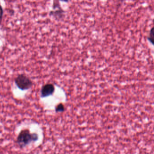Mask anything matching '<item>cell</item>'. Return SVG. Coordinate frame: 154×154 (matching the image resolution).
<instances>
[{"label": "cell", "instance_id": "277c9868", "mask_svg": "<svg viewBox=\"0 0 154 154\" xmlns=\"http://www.w3.org/2000/svg\"><path fill=\"white\" fill-rule=\"evenodd\" d=\"M148 41L152 43V45L154 44V28L152 27L150 30V33H149V36L148 38Z\"/></svg>", "mask_w": 154, "mask_h": 154}, {"label": "cell", "instance_id": "52a82bcc", "mask_svg": "<svg viewBox=\"0 0 154 154\" xmlns=\"http://www.w3.org/2000/svg\"><path fill=\"white\" fill-rule=\"evenodd\" d=\"M54 1H56V2H58V1H61V2H64L68 3L70 0H54Z\"/></svg>", "mask_w": 154, "mask_h": 154}, {"label": "cell", "instance_id": "ba28073f", "mask_svg": "<svg viewBox=\"0 0 154 154\" xmlns=\"http://www.w3.org/2000/svg\"><path fill=\"white\" fill-rule=\"evenodd\" d=\"M118 1V3H123V2H124L126 0H117Z\"/></svg>", "mask_w": 154, "mask_h": 154}, {"label": "cell", "instance_id": "3957f363", "mask_svg": "<svg viewBox=\"0 0 154 154\" xmlns=\"http://www.w3.org/2000/svg\"><path fill=\"white\" fill-rule=\"evenodd\" d=\"M55 91L54 85L52 84H45L42 86L41 90V97H46L52 95Z\"/></svg>", "mask_w": 154, "mask_h": 154}, {"label": "cell", "instance_id": "6da1fadb", "mask_svg": "<svg viewBox=\"0 0 154 154\" xmlns=\"http://www.w3.org/2000/svg\"><path fill=\"white\" fill-rule=\"evenodd\" d=\"M38 138V135L36 134H31L29 130H24L18 135L17 143L20 147H25L33 141H36Z\"/></svg>", "mask_w": 154, "mask_h": 154}, {"label": "cell", "instance_id": "7a4b0ae2", "mask_svg": "<svg viewBox=\"0 0 154 154\" xmlns=\"http://www.w3.org/2000/svg\"><path fill=\"white\" fill-rule=\"evenodd\" d=\"M15 84L22 90L29 89L32 86L33 83L28 77L23 75H20L15 79Z\"/></svg>", "mask_w": 154, "mask_h": 154}, {"label": "cell", "instance_id": "5b68a950", "mask_svg": "<svg viewBox=\"0 0 154 154\" xmlns=\"http://www.w3.org/2000/svg\"><path fill=\"white\" fill-rule=\"evenodd\" d=\"M64 109H65V107L64 105L60 103L57 106L55 110L56 112H62L64 111Z\"/></svg>", "mask_w": 154, "mask_h": 154}, {"label": "cell", "instance_id": "8992f818", "mask_svg": "<svg viewBox=\"0 0 154 154\" xmlns=\"http://www.w3.org/2000/svg\"><path fill=\"white\" fill-rule=\"evenodd\" d=\"M3 14V11L2 6L0 5V21L2 20V18Z\"/></svg>", "mask_w": 154, "mask_h": 154}]
</instances>
